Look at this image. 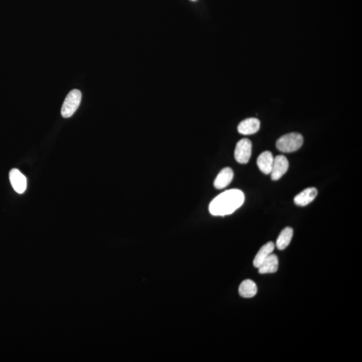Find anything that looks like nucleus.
I'll list each match as a JSON object with an SVG mask.
<instances>
[{"label": "nucleus", "mask_w": 362, "mask_h": 362, "mask_svg": "<svg viewBox=\"0 0 362 362\" xmlns=\"http://www.w3.org/2000/svg\"><path fill=\"white\" fill-rule=\"evenodd\" d=\"M289 163L286 157L279 155L274 158L273 166L271 171V178L273 181H278L288 171Z\"/></svg>", "instance_id": "39448f33"}, {"label": "nucleus", "mask_w": 362, "mask_h": 362, "mask_svg": "<svg viewBox=\"0 0 362 362\" xmlns=\"http://www.w3.org/2000/svg\"><path fill=\"white\" fill-rule=\"evenodd\" d=\"M258 292L256 283L251 280H245L241 283L239 287V293L241 297L244 298L254 297Z\"/></svg>", "instance_id": "ddd939ff"}, {"label": "nucleus", "mask_w": 362, "mask_h": 362, "mask_svg": "<svg viewBox=\"0 0 362 362\" xmlns=\"http://www.w3.org/2000/svg\"><path fill=\"white\" fill-rule=\"evenodd\" d=\"M252 144L247 138L239 141L235 147L234 156L236 161L240 164H247L250 159Z\"/></svg>", "instance_id": "20e7f679"}, {"label": "nucleus", "mask_w": 362, "mask_h": 362, "mask_svg": "<svg viewBox=\"0 0 362 362\" xmlns=\"http://www.w3.org/2000/svg\"><path fill=\"white\" fill-rule=\"evenodd\" d=\"M258 268L260 274L274 273L279 268L278 257L275 254L269 255Z\"/></svg>", "instance_id": "9b49d317"}, {"label": "nucleus", "mask_w": 362, "mask_h": 362, "mask_svg": "<svg viewBox=\"0 0 362 362\" xmlns=\"http://www.w3.org/2000/svg\"><path fill=\"white\" fill-rule=\"evenodd\" d=\"M274 248H275V246H274V244L272 242H267L265 245L262 246L260 250L258 251V252L257 253L256 256H255L254 262H253L254 267L258 268L262 262H263L264 260L269 255H270L273 252Z\"/></svg>", "instance_id": "f8f14e48"}, {"label": "nucleus", "mask_w": 362, "mask_h": 362, "mask_svg": "<svg viewBox=\"0 0 362 362\" xmlns=\"http://www.w3.org/2000/svg\"><path fill=\"white\" fill-rule=\"evenodd\" d=\"M233 178L232 169L225 168L220 171L214 181V186L217 190H222L230 184Z\"/></svg>", "instance_id": "9d476101"}, {"label": "nucleus", "mask_w": 362, "mask_h": 362, "mask_svg": "<svg viewBox=\"0 0 362 362\" xmlns=\"http://www.w3.org/2000/svg\"><path fill=\"white\" fill-rule=\"evenodd\" d=\"M81 93L78 89H73L66 97L61 108L62 116L65 118H69L72 116L81 101Z\"/></svg>", "instance_id": "7ed1b4c3"}, {"label": "nucleus", "mask_w": 362, "mask_h": 362, "mask_svg": "<svg viewBox=\"0 0 362 362\" xmlns=\"http://www.w3.org/2000/svg\"><path fill=\"white\" fill-rule=\"evenodd\" d=\"M245 197L238 190L226 191L217 196L210 205V213L215 216H225L236 211L243 205Z\"/></svg>", "instance_id": "f257e3e1"}, {"label": "nucleus", "mask_w": 362, "mask_h": 362, "mask_svg": "<svg viewBox=\"0 0 362 362\" xmlns=\"http://www.w3.org/2000/svg\"><path fill=\"white\" fill-rule=\"evenodd\" d=\"M292 235H293V229L291 228H285L280 233L279 238L276 241L277 248L280 250H283L286 248L287 246L289 245L291 242Z\"/></svg>", "instance_id": "4468645a"}, {"label": "nucleus", "mask_w": 362, "mask_h": 362, "mask_svg": "<svg viewBox=\"0 0 362 362\" xmlns=\"http://www.w3.org/2000/svg\"><path fill=\"white\" fill-rule=\"evenodd\" d=\"M317 193L318 192L316 188L309 187L295 196L294 201L297 206L305 207L311 203L316 198Z\"/></svg>", "instance_id": "6e6552de"}, {"label": "nucleus", "mask_w": 362, "mask_h": 362, "mask_svg": "<svg viewBox=\"0 0 362 362\" xmlns=\"http://www.w3.org/2000/svg\"><path fill=\"white\" fill-rule=\"evenodd\" d=\"M303 144V135L299 133H292L281 137L276 142V148L282 152H293L300 149Z\"/></svg>", "instance_id": "f03ea898"}, {"label": "nucleus", "mask_w": 362, "mask_h": 362, "mask_svg": "<svg viewBox=\"0 0 362 362\" xmlns=\"http://www.w3.org/2000/svg\"><path fill=\"white\" fill-rule=\"evenodd\" d=\"M192 1H195V0H192Z\"/></svg>", "instance_id": "2eb2a0df"}, {"label": "nucleus", "mask_w": 362, "mask_h": 362, "mask_svg": "<svg viewBox=\"0 0 362 362\" xmlns=\"http://www.w3.org/2000/svg\"><path fill=\"white\" fill-rule=\"evenodd\" d=\"M259 119L251 117L244 119L238 126V133L243 135H251L256 133L260 130Z\"/></svg>", "instance_id": "0eeeda50"}, {"label": "nucleus", "mask_w": 362, "mask_h": 362, "mask_svg": "<svg viewBox=\"0 0 362 362\" xmlns=\"http://www.w3.org/2000/svg\"><path fill=\"white\" fill-rule=\"evenodd\" d=\"M10 181L15 191L19 194L24 193L27 187L26 176L17 169H13L10 172Z\"/></svg>", "instance_id": "423d86ee"}, {"label": "nucleus", "mask_w": 362, "mask_h": 362, "mask_svg": "<svg viewBox=\"0 0 362 362\" xmlns=\"http://www.w3.org/2000/svg\"><path fill=\"white\" fill-rule=\"evenodd\" d=\"M274 157L269 151L262 152L257 159V165L264 174H270L273 166Z\"/></svg>", "instance_id": "1a4fd4ad"}]
</instances>
